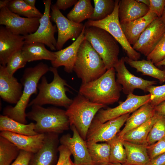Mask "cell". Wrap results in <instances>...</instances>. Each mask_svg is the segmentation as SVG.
I'll list each match as a JSON object with an SVG mask.
<instances>
[{
	"label": "cell",
	"mask_w": 165,
	"mask_h": 165,
	"mask_svg": "<svg viewBox=\"0 0 165 165\" xmlns=\"http://www.w3.org/2000/svg\"><path fill=\"white\" fill-rule=\"evenodd\" d=\"M125 63L124 57H122L114 67L117 72L116 82L122 85V90L125 94L133 93L137 89L147 92L148 87L156 83V81H149L135 76L127 69Z\"/></svg>",
	"instance_id": "2e32d148"
},
{
	"label": "cell",
	"mask_w": 165,
	"mask_h": 165,
	"mask_svg": "<svg viewBox=\"0 0 165 165\" xmlns=\"http://www.w3.org/2000/svg\"><path fill=\"white\" fill-rule=\"evenodd\" d=\"M138 2L141 3L149 7L150 6L149 0H136Z\"/></svg>",
	"instance_id": "f907efd6"
},
{
	"label": "cell",
	"mask_w": 165,
	"mask_h": 165,
	"mask_svg": "<svg viewBox=\"0 0 165 165\" xmlns=\"http://www.w3.org/2000/svg\"><path fill=\"white\" fill-rule=\"evenodd\" d=\"M59 156L56 165H62L66 160L70 157L72 154L68 149L65 146L61 145L58 147Z\"/></svg>",
	"instance_id": "b9f144b4"
},
{
	"label": "cell",
	"mask_w": 165,
	"mask_h": 165,
	"mask_svg": "<svg viewBox=\"0 0 165 165\" xmlns=\"http://www.w3.org/2000/svg\"><path fill=\"white\" fill-rule=\"evenodd\" d=\"M151 97L150 94L142 96L135 95L133 93L129 94L125 101L121 102L117 106L106 109H100L94 118L103 123L134 112L142 105L149 102Z\"/></svg>",
	"instance_id": "7c38bea8"
},
{
	"label": "cell",
	"mask_w": 165,
	"mask_h": 165,
	"mask_svg": "<svg viewBox=\"0 0 165 165\" xmlns=\"http://www.w3.org/2000/svg\"><path fill=\"white\" fill-rule=\"evenodd\" d=\"M122 140L127 159L123 165H148L150 160L146 146Z\"/></svg>",
	"instance_id": "d4e9b609"
},
{
	"label": "cell",
	"mask_w": 165,
	"mask_h": 165,
	"mask_svg": "<svg viewBox=\"0 0 165 165\" xmlns=\"http://www.w3.org/2000/svg\"><path fill=\"white\" fill-rule=\"evenodd\" d=\"M159 114L155 112L153 117L145 123L126 133L121 138L133 143L148 145L147 140L152 126L157 120Z\"/></svg>",
	"instance_id": "4316f807"
},
{
	"label": "cell",
	"mask_w": 165,
	"mask_h": 165,
	"mask_svg": "<svg viewBox=\"0 0 165 165\" xmlns=\"http://www.w3.org/2000/svg\"><path fill=\"white\" fill-rule=\"evenodd\" d=\"M7 7L12 12L26 18H40L43 15L36 7L28 5L24 0H10Z\"/></svg>",
	"instance_id": "d6a6232c"
},
{
	"label": "cell",
	"mask_w": 165,
	"mask_h": 165,
	"mask_svg": "<svg viewBox=\"0 0 165 165\" xmlns=\"http://www.w3.org/2000/svg\"><path fill=\"white\" fill-rule=\"evenodd\" d=\"M22 150L23 156L21 165H29L32 153Z\"/></svg>",
	"instance_id": "f6af8a7d"
},
{
	"label": "cell",
	"mask_w": 165,
	"mask_h": 165,
	"mask_svg": "<svg viewBox=\"0 0 165 165\" xmlns=\"http://www.w3.org/2000/svg\"><path fill=\"white\" fill-rule=\"evenodd\" d=\"M154 64L156 67H159L163 65H165V57L161 61Z\"/></svg>",
	"instance_id": "f5cc1de1"
},
{
	"label": "cell",
	"mask_w": 165,
	"mask_h": 165,
	"mask_svg": "<svg viewBox=\"0 0 165 165\" xmlns=\"http://www.w3.org/2000/svg\"><path fill=\"white\" fill-rule=\"evenodd\" d=\"M106 142L110 146L109 163H124L126 161L127 154L122 139L117 135Z\"/></svg>",
	"instance_id": "e575fe53"
},
{
	"label": "cell",
	"mask_w": 165,
	"mask_h": 165,
	"mask_svg": "<svg viewBox=\"0 0 165 165\" xmlns=\"http://www.w3.org/2000/svg\"><path fill=\"white\" fill-rule=\"evenodd\" d=\"M21 150L6 138L0 136V165H10Z\"/></svg>",
	"instance_id": "1f68e13d"
},
{
	"label": "cell",
	"mask_w": 165,
	"mask_h": 165,
	"mask_svg": "<svg viewBox=\"0 0 165 165\" xmlns=\"http://www.w3.org/2000/svg\"><path fill=\"white\" fill-rule=\"evenodd\" d=\"M86 141L94 165H105L110 163V146L108 144Z\"/></svg>",
	"instance_id": "f546056e"
},
{
	"label": "cell",
	"mask_w": 165,
	"mask_h": 165,
	"mask_svg": "<svg viewBox=\"0 0 165 165\" xmlns=\"http://www.w3.org/2000/svg\"><path fill=\"white\" fill-rule=\"evenodd\" d=\"M73 135L67 134L59 140L61 145L66 146L72 155L74 165H94L90 155L86 140L82 139L75 127L70 126Z\"/></svg>",
	"instance_id": "9a60e30c"
},
{
	"label": "cell",
	"mask_w": 165,
	"mask_h": 165,
	"mask_svg": "<svg viewBox=\"0 0 165 165\" xmlns=\"http://www.w3.org/2000/svg\"><path fill=\"white\" fill-rule=\"evenodd\" d=\"M50 18L56 24L58 32L56 49H62L64 44L69 39H77L85 25L76 23L66 17L54 4L51 6Z\"/></svg>",
	"instance_id": "4fadbf2b"
},
{
	"label": "cell",
	"mask_w": 165,
	"mask_h": 165,
	"mask_svg": "<svg viewBox=\"0 0 165 165\" xmlns=\"http://www.w3.org/2000/svg\"><path fill=\"white\" fill-rule=\"evenodd\" d=\"M93 13L88 20L97 21L103 20L113 12L116 1L113 0H94Z\"/></svg>",
	"instance_id": "836d02e7"
},
{
	"label": "cell",
	"mask_w": 165,
	"mask_h": 165,
	"mask_svg": "<svg viewBox=\"0 0 165 165\" xmlns=\"http://www.w3.org/2000/svg\"><path fill=\"white\" fill-rule=\"evenodd\" d=\"M94 11L91 0H79L67 14V17L70 20L79 24L86 19L89 20Z\"/></svg>",
	"instance_id": "4dcf8cb0"
},
{
	"label": "cell",
	"mask_w": 165,
	"mask_h": 165,
	"mask_svg": "<svg viewBox=\"0 0 165 165\" xmlns=\"http://www.w3.org/2000/svg\"><path fill=\"white\" fill-rule=\"evenodd\" d=\"M22 85L10 75L6 66L0 65V96L5 101L16 104L22 94Z\"/></svg>",
	"instance_id": "d6986e66"
},
{
	"label": "cell",
	"mask_w": 165,
	"mask_h": 165,
	"mask_svg": "<svg viewBox=\"0 0 165 165\" xmlns=\"http://www.w3.org/2000/svg\"><path fill=\"white\" fill-rule=\"evenodd\" d=\"M160 19L163 23L165 27V8H164L162 15L161 17L160 18Z\"/></svg>",
	"instance_id": "db71d44e"
},
{
	"label": "cell",
	"mask_w": 165,
	"mask_h": 165,
	"mask_svg": "<svg viewBox=\"0 0 165 165\" xmlns=\"http://www.w3.org/2000/svg\"><path fill=\"white\" fill-rule=\"evenodd\" d=\"M163 165H165V163H164V164H163Z\"/></svg>",
	"instance_id": "6f0895ef"
},
{
	"label": "cell",
	"mask_w": 165,
	"mask_h": 165,
	"mask_svg": "<svg viewBox=\"0 0 165 165\" xmlns=\"http://www.w3.org/2000/svg\"><path fill=\"white\" fill-rule=\"evenodd\" d=\"M148 92L151 95L149 103L153 107L165 101V84L160 86H150L147 89Z\"/></svg>",
	"instance_id": "74e56055"
},
{
	"label": "cell",
	"mask_w": 165,
	"mask_h": 165,
	"mask_svg": "<svg viewBox=\"0 0 165 165\" xmlns=\"http://www.w3.org/2000/svg\"><path fill=\"white\" fill-rule=\"evenodd\" d=\"M49 71L48 65L41 62L35 66L26 68L20 79L24 86L22 96L14 107L8 106L4 108L3 115L22 123L26 124L25 110L30 98L33 94H37L38 83L43 75Z\"/></svg>",
	"instance_id": "6da1fadb"
},
{
	"label": "cell",
	"mask_w": 165,
	"mask_h": 165,
	"mask_svg": "<svg viewBox=\"0 0 165 165\" xmlns=\"http://www.w3.org/2000/svg\"><path fill=\"white\" fill-rule=\"evenodd\" d=\"M165 163V153L150 159L148 165H163Z\"/></svg>",
	"instance_id": "ee69618b"
},
{
	"label": "cell",
	"mask_w": 165,
	"mask_h": 165,
	"mask_svg": "<svg viewBox=\"0 0 165 165\" xmlns=\"http://www.w3.org/2000/svg\"><path fill=\"white\" fill-rule=\"evenodd\" d=\"M158 18L154 13L149 10L144 16L135 20L120 23L125 37L131 45H134L147 26Z\"/></svg>",
	"instance_id": "7402d4cb"
},
{
	"label": "cell",
	"mask_w": 165,
	"mask_h": 165,
	"mask_svg": "<svg viewBox=\"0 0 165 165\" xmlns=\"http://www.w3.org/2000/svg\"><path fill=\"white\" fill-rule=\"evenodd\" d=\"M109 165V164H105V165Z\"/></svg>",
	"instance_id": "9f6ffc18"
},
{
	"label": "cell",
	"mask_w": 165,
	"mask_h": 165,
	"mask_svg": "<svg viewBox=\"0 0 165 165\" xmlns=\"http://www.w3.org/2000/svg\"><path fill=\"white\" fill-rule=\"evenodd\" d=\"M0 24L13 33L25 36L35 32L39 25L40 18L22 17L5 7L0 9Z\"/></svg>",
	"instance_id": "8fae6325"
},
{
	"label": "cell",
	"mask_w": 165,
	"mask_h": 165,
	"mask_svg": "<svg viewBox=\"0 0 165 165\" xmlns=\"http://www.w3.org/2000/svg\"><path fill=\"white\" fill-rule=\"evenodd\" d=\"M62 165H74L70 157L68 158Z\"/></svg>",
	"instance_id": "816d5d0a"
},
{
	"label": "cell",
	"mask_w": 165,
	"mask_h": 165,
	"mask_svg": "<svg viewBox=\"0 0 165 165\" xmlns=\"http://www.w3.org/2000/svg\"><path fill=\"white\" fill-rule=\"evenodd\" d=\"M109 165H123L122 164L120 163H109Z\"/></svg>",
	"instance_id": "11a10c76"
},
{
	"label": "cell",
	"mask_w": 165,
	"mask_h": 165,
	"mask_svg": "<svg viewBox=\"0 0 165 165\" xmlns=\"http://www.w3.org/2000/svg\"><path fill=\"white\" fill-rule=\"evenodd\" d=\"M119 1L115 0L114 10L108 17L97 21L88 20L84 25L86 27H95L105 30L120 44L128 57L134 61H138L140 58L141 54L135 50L129 43L121 27L118 16Z\"/></svg>",
	"instance_id": "ba28073f"
},
{
	"label": "cell",
	"mask_w": 165,
	"mask_h": 165,
	"mask_svg": "<svg viewBox=\"0 0 165 165\" xmlns=\"http://www.w3.org/2000/svg\"><path fill=\"white\" fill-rule=\"evenodd\" d=\"M45 9L39 20V25L34 33L24 36L25 43L39 42L48 47L51 50L56 49L57 40L54 34L57 31L56 25H53L50 20V9L51 1L44 0Z\"/></svg>",
	"instance_id": "9c48e42d"
},
{
	"label": "cell",
	"mask_w": 165,
	"mask_h": 165,
	"mask_svg": "<svg viewBox=\"0 0 165 165\" xmlns=\"http://www.w3.org/2000/svg\"><path fill=\"white\" fill-rule=\"evenodd\" d=\"M85 26L79 36L72 44L63 49L54 52L55 58L51 61L53 67L57 68L64 66V71L68 73L73 71L78 49L82 42L85 39Z\"/></svg>",
	"instance_id": "ffe728a7"
},
{
	"label": "cell",
	"mask_w": 165,
	"mask_h": 165,
	"mask_svg": "<svg viewBox=\"0 0 165 165\" xmlns=\"http://www.w3.org/2000/svg\"><path fill=\"white\" fill-rule=\"evenodd\" d=\"M149 11L148 7L136 0L119 1L118 16L120 23L137 19L146 15Z\"/></svg>",
	"instance_id": "603a6c76"
},
{
	"label": "cell",
	"mask_w": 165,
	"mask_h": 165,
	"mask_svg": "<svg viewBox=\"0 0 165 165\" xmlns=\"http://www.w3.org/2000/svg\"><path fill=\"white\" fill-rule=\"evenodd\" d=\"M25 44L24 36L14 34L5 27H0V64L6 66L11 56L21 50Z\"/></svg>",
	"instance_id": "e0dca14e"
},
{
	"label": "cell",
	"mask_w": 165,
	"mask_h": 165,
	"mask_svg": "<svg viewBox=\"0 0 165 165\" xmlns=\"http://www.w3.org/2000/svg\"><path fill=\"white\" fill-rule=\"evenodd\" d=\"M27 62L22 50H20L11 56L6 65V68L9 74L13 75L18 69L24 68Z\"/></svg>",
	"instance_id": "8d00e7d4"
},
{
	"label": "cell",
	"mask_w": 165,
	"mask_h": 165,
	"mask_svg": "<svg viewBox=\"0 0 165 165\" xmlns=\"http://www.w3.org/2000/svg\"><path fill=\"white\" fill-rule=\"evenodd\" d=\"M125 62L131 67L141 72L143 75H148L158 79L160 83L165 82V70H161L155 66L151 61L145 60L134 61L127 57H124Z\"/></svg>",
	"instance_id": "484cf974"
},
{
	"label": "cell",
	"mask_w": 165,
	"mask_h": 165,
	"mask_svg": "<svg viewBox=\"0 0 165 165\" xmlns=\"http://www.w3.org/2000/svg\"><path fill=\"white\" fill-rule=\"evenodd\" d=\"M84 35L101 57L107 70L114 67L119 60L120 51L116 40L105 30L93 26L85 27Z\"/></svg>",
	"instance_id": "52a82bcc"
},
{
	"label": "cell",
	"mask_w": 165,
	"mask_h": 165,
	"mask_svg": "<svg viewBox=\"0 0 165 165\" xmlns=\"http://www.w3.org/2000/svg\"><path fill=\"white\" fill-rule=\"evenodd\" d=\"M165 33V27L160 18L153 20L133 46L136 51L147 57L153 50Z\"/></svg>",
	"instance_id": "5bb4252c"
},
{
	"label": "cell",
	"mask_w": 165,
	"mask_h": 165,
	"mask_svg": "<svg viewBox=\"0 0 165 165\" xmlns=\"http://www.w3.org/2000/svg\"><path fill=\"white\" fill-rule=\"evenodd\" d=\"M10 0H4L0 1V9L7 7Z\"/></svg>",
	"instance_id": "681fc988"
},
{
	"label": "cell",
	"mask_w": 165,
	"mask_h": 165,
	"mask_svg": "<svg viewBox=\"0 0 165 165\" xmlns=\"http://www.w3.org/2000/svg\"><path fill=\"white\" fill-rule=\"evenodd\" d=\"M100 56L86 39L81 43L77 52L73 71L82 84L95 80L107 71Z\"/></svg>",
	"instance_id": "5b68a950"
},
{
	"label": "cell",
	"mask_w": 165,
	"mask_h": 165,
	"mask_svg": "<svg viewBox=\"0 0 165 165\" xmlns=\"http://www.w3.org/2000/svg\"><path fill=\"white\" fill-rule=\"evenodd\" d=\"M59 142L58 134H45L42 147L37 152L33 153L29 165H53L58 152Z\"/></svg>",
	"instance_id": "ac0fdd59"
},
{
	"label": "cell",
	"mask_w": 165,
	"mask_h": 165,
	"mask_svg": "<svg viewBox=\"0 0 165 165\" xmlns=\"http://www.w3.org/2000/svg\"><path fill=\"white\" fill-rule=\"evenodd\" d=\"M35 123L24 124L17 122L4 115L0 116V131H6L29 136L38 134L35 130Z\"/></svg>",
	"instance_id": "f1b7e54d"
},
{
	"label": "cell",
	"mask_w": 165,
	"mask_h": 165,
	"mask_svg": "<svg viewBox=\"0 0 165 165\" xmlns=\"http://www.w3.org/2000/svg\"><path fill=\"white\" fill-rule=\"evenodd\" d=\"M22 156V151L21 150L17 157L10 165H21Z\"/></svg>",
	"instance_id": "7dc6e473"
},
{
	"label": "cell",
	"mask_w": 165,
	"mask_h": 165,
	"mask_svg": "<svg viewBox=\"0 0 165 165\" xmlns=\"http://www.w3.org/2000/svg\"><path fill=\"white\" fill-rule=\"evenodd\" d=\"M0 136L10 141L21 150L34 153L37 152L42 147L45 134L29 136L2 131L0 132Z\"/></svg>",
	"instance_id": "44dd1931"
},
{
	"label": "cell",
	"mask_w": 165,
	"mask_h": 165,
	"mask_svg": "<svg viewBox=\"0 0 165 165\" xmlns=\"http://www.w3.org/2000/svg\"><path fill=\"white\" fill-rule=\"evenodd\" d=\"M149 10L156 14L158 18L161 16L165 8V0H149Z\"/></svg>",
	"instance_id": "60d3db41"
},
{
	"label": "cell",
	"mask_w": 165,
	"mask_h": 165,
	"mask_svg": "<svg viewBox=\"0 0 165 165\" xmlns=\"http://www.w3.org/2000/svg\"><path fill=\"white\" fill-rule=\"evenodd\" d=\"M25 2L29 6L35 8V3L36 1L35 0H24Z\"/></svg>",
	"instance_id": "c3c4849f"
},
{
	"label": "cell",
	"mask_w": 165,
	"mask_h": 165,
	"mask_svg": "<svg viewBox=\"0 0 165 165\" xmlns=\"http://www.w3.org/2000/svg\"><path fill=\"white\" fill-rule=\"evenodd\" d=\"M165 57V33L152 52L147 57V60L154 64L162 61Z\"/></svg>",
	"instance_id": "f35d334b"
},
{
	"label": "cell",
	"mask_w": 165,
	"mask_h": 165,
	"mask_svg": "<svg viewBox=\"0 0 165 165\" xmlns=\"http://www.w3.org/2000/svg\"><path fill=\"white\" fill-rule=\"evenodd\" d=\"M45 45L39 42L25 43L22 50L27 62L42 59L53 61L55 58L54 52L48 50Z\"/></svg>",
	"instance_id": "83f0119b"
},
{
	"label": "cell",
	"mask_w": 165,
	"mask_h": 165,
	"mask_svg": "<svg viewBox=\"0 0 165 165\" xmlns=\"http://www.w3.org/2000/svg\"><path fill=\"white\" fill-rule=\"evenodd\" d=\"M130 116V113H128L103 123L94 118L88 130L86 141L96 143L108 141L117 135Z\"/></svg>",
	"instance_id": "30bf717a"
},
{
	"label": "cell",
	"mask_w": 165,
	"mask_h": 165,
	"mask_svg": "<svg viewBox=\"0 0 165 165\" xmlns=\"http://www.w3.org/2000/svg\"><path fill=\"white\" fill-rule=\"evenodd\" d=\"M106 105L94 103L79 94L66 110L70 126H74L85 140L95 116Z\"/></svg>",
	"instance_id": "8992f818"
},
{
	"label": "cell",
	"mask_w": 165,
	"mask_h": 165,
	"mask_svg": "<svg viewBox=\"0 0 165 165\" xmlns=\"http://www.w3.org/2000/svg\"><path fill=\"white\" fill-rule=\"evenodd\" d=\"M31 106V110L26 113L27 117L36 122L35 130L38 134H59L69 129L70 123L66 111L55 107Z\"/></svg>",
	"instance_id": "277c9868"
},
{
	"label": "cell",
	"mask_w": 165,
	"mask_h": 165,
	"mask_svg": "<svg viewBox=\"0 0 165 165\" xmlns=\"http://www.w3.org/2000/svg\"><path fill=\"white\" fill-rule=\"evenodd\" d=\"M114 67L107 70L97 79L82 84L79 94L94 103L107 105L118 101L122 90L121 85L116 82Z\"/></svg>",
	"instance_id": "7a4b0ae2"
},
{
	"label": "cell",
	"mask_w": 165,
	"mask_h": 165,
	"mask_svg": "<svg viewBox=\"0 0 165 165\" xmlns=\"http://www.w3.org/2000/svg\"><path fill=\"white\" fill-rule=\"evenodd\" d=\"M57 68L49 67V71L53 75V81L48 83L45 76L42 77L41 82L37 87L38 93L29 103L28 106L51 104L67 108L71 104L73 99L69 98L66 94V92L69 91V89L66 86H69L59 75Z\"/></svg>",
	"instance_id": "3957f363"
},
{
	"label": "cell",
	"mask_w": 165,
	"mask_h": 165,
	"mask_svg": "<svg viewBox=\"0 0 165 165\" xmlns=\"http://www.w3.org/2000/svg\"><path fill=\"white\" fill-rule=\"evenodd\" d=\"M154 108L156 112L165 116V101L154 107Z\"/></svg>",
	"instance_id": "bcb514c9"
},
{
	"label": "cell",
	"mask_w": 165,
	"mask_h": 165,
	"mask_svg": "<svg viewBox=\"0 0 165 165\" xmlns=\"http://www.w3.org/2000/svg\"><path fill=\"white\" fill-rule=\"evenodd\" d=\"M159 114L157 120L148 134L147 140L148 145L154 144L165 137V116Z\"/></svg>",
	"instance_id": "d590c367"
},
{
	"label": "cell",
	"mask_w": 165,
	"mask_h": 165,
	"mask_svg": "<svg viewBox=\"0 0 165 165\" xmlns=\"http://www.w3.org/2000/svg\"><path fill=\"white\" fill-rule=\"evenodd\" d=\"M148 153L150 159L165 153V137L151 145H147Z\"/></svg>",
	"instance_id": "ab89813d"
},
{
	"label": "cell",
	"mask_w": 165,
	"mask_h": 165,
	"mask_svg": "<svg viewBox=\"0 0 165 165\" xmlns=\"http://www.w3.org/2000/svg\"><path fill=\"white\" fill-rule=\"evenodd\" d=\"M78 1L77 0H57L55 5L60 10H65L75 5Z\"/></svg>",
	"instance_id": "7bdbcfd3"
},
{
	"label": "cell",
	"mask_w": 165,
	"mask_h": 165,
	"mask_svg": "<svg viewBox=\"0 0 165 165\" xmlns=\"http://www.w3.org/2000/svg\"><path fill=\"white\" fill-rule=\"evenodd\" d=\"M154 107L148 102L142 105L128 118L125 126L117 135L120 138L127 132L145 123L154 116Z\"/></svg>",
	"instance_id": "cb8c5ba5"
}]
</instances>
